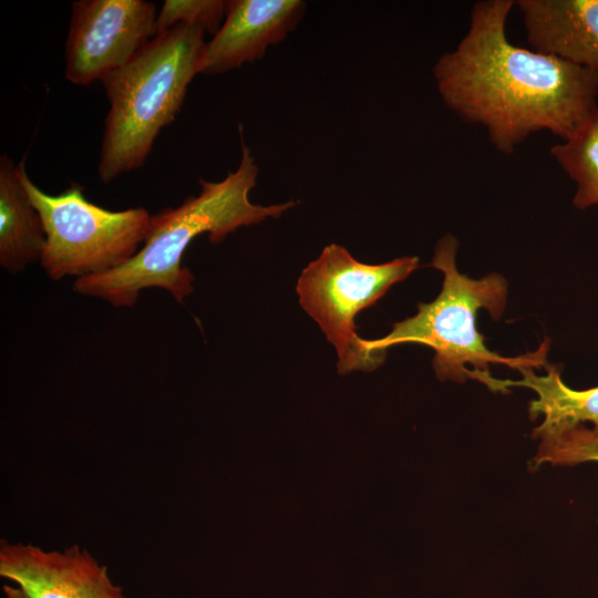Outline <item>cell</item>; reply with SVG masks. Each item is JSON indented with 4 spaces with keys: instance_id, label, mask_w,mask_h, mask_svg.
<instances>
[{
    "instance_id": "obj_1",
    "label": "cell",
    "mask_w": 598,
    "mask_h": 598,
    "mask_svg": "<svg viewBox=\"0 0 598 598\" xmlns=\"http://www.w3.org/2000/svg\"><path fill=\"white\" fill-rule=\"evenodd\" d=\"M513 6L512 0L477 1L467 32L433 68L444 104L483 126L504 154L539 131L568 140L598 109L597 73L509 41Z\"/></svg>"
},
{
    "instance_id": "obj_2",
    "label": "cell",
    "mask_w": 598,
    "mask_h": 598,
    "mask_svg": "<svg viewBox=\"0 0 598 598\" xmlns=\"http://www.w3.org/2000/svg\"><path fill=\"white\" fill-rule=\"evenodd\" d=\"M241 159L236 171L220 182L199 178L200 192L175 208L152 216L148 234L140 250L123 266L104 274L75 279L72 288L84 296L100 298L116 308L133 307L141 292L161 288L179 303L194 290V276L182 265L183 255L194 238L208 235L219 244L240 227L279 218L297 202L270 206L252 204L258 166L245 144L239 124Z\"/></svg>"
},
{
    "instance_id": "obj_3",
    "label": "cell",
    "mask_w": 598,
    "mask_h": 598,
    "mask_svg": "<svg viewBox=\"0 0 598 598\" xmlns=\"http://www.w3.org/2000/svg\"><path fill=\"white\" fill-rule=\"evenodd\" d=\"M456 250L454 236L446 235L439 240L430 264L444 275L439 296L432 302H420L415 316L394 323L380 339H364V344L382 352L402 343L425 344L435 352L432 364L440 380L472 379L493 392L507 393L503 380L491 374L489 364H506L517 371L545 368L549 340L545 339L537 351L515 358L488 350L477 330V312L486 309L493 319H499L506 306L507 282L498 274L481 279L461 274L455 265Z\"/></svg>"
},
{
    "instance_id": "obj_4",
    "label": "cell",
    "mask_w": 598,
    "mask_h": 598,
    "mask_svg": "<svg viewBox=\"0 0 598 598\" xmlns=\"http://www.w3.org/2000/svg\"><path fill=\"white\" fill-rule=\"evenodd\" d=\"M204 34L177 24L102 79L110 103L97 166L102 183L143 166L159 132L174 122L199 73Z\"/></svg>"
},
{
    "instance_id": "obj_5",
    "label": "cell",
    "mask_w": 598,
    "mask_h": 598,
    "mask_svg": "<svg viewBox=\"0 0 598 598\" xmlns=\"http://www.w3.org/2000/svg\"><path fill=\"white\" fill-rule=\"evenodd\" d=\"M17 165L20 182L43 223L47 240L40 265L51 280L107 272L140 250L152 219L146 208L109 210L91 203L78 184L49 195L30 179L24 159Z\"/></svg>"
},
{
    "instance_id": "obj_6",
    "label": "cell",
    "mask_w": 598,
    "mask_h": 598,
    "mask_svg": "<svg viewBox=\"0 0 598 598\" xmlns=\"http://www.w3.org/2000/svg\"><path fill=\"white\" fill-rule=\"evenodd\" d=\"M417 267L415 256L363 264L344 247L331 244L302 270L296 289L299 303L336 348L340 374L371 371L384 361L386 352L367 348L357 334L354 318Z\"/></svg>"
},
{
    "instance_id": "obj_7",
    "label": "cell",
    "mask_w": 598,
    "mask_h": 598,
    "mask_svg": "<svg viewBox=\"0 0 598 598\" xmlns=\"http://www.w3.org/2000/svg\"><path fill=\"white\" fill-rule=\"evenodd\" d=\"M65 41V79L102 81L131 61L154 37L156 8L145 0L72 2Z\"/></svg>"
},
{
    "instance_id": "obj_8",
    "label": "cell",
    "mask_w": 598,
    "mask_h": 598,
    "mask_svg": "<svg viewBox=\"0 0 598 598\" xmlns=\"http://www.w3.org/2000/svg\"><path fill=\"white\" fill-rule=\"evenodd\" d=\"M0 576L24 598H128L106 566L76 544L58 550L2 539Z\"/></svg>"
},
{
    "instance_id": "obj_9",
    "label": "cell",
    "mask_w": 598,
    "mask_h": 598,
    "mask_svg": "<svg viewBox=\"0 0 598 598\" xmlns=\"http://www.w3.org/2000/svg\"><path fill=\"white\" fill-rule=\"evenodd\" d=\"M306 8L301 0L227 1L225 20L205 43L199 73L217 75L262 59L297 28Z\"/></svg>"
},
{
    "instance_id": "obj_10",
    "label": "cell",
    "mask_w": 598,
    "mask_h": 598,
    "mask_svg": "<svg viewBox=\"0 0 598 598\" xmlns=\"http://www.w3.org/2000/svg\"><path fill=\"white\" fill-rule=\"evenodd\" d=\"M528 44L598 74V0H518Z\"/></svg>"
},
{
    "instance_id": "obj_11",
    "label": "cell",
    "mask_w": 598,
    "mask_h": 598,
    "mask_svg": "<svg viewBox=\"0 0 598 598\" xmlns=\"http://www.w3.org/2000/svg\"><path fill=\"white\" fill-rule=\"evenodd\" d=\"M42 219L29 199L18 165L7 155L0 156V266L9 274H19L40 261L45 247Z\"/></svg>"
},
{
    "instance_id": "obj_12",
    "label": "cell",
    "mask_w": 598,
    "mask_h": 598,
    "mask_svg": "<svg viewBox=\"0 0 598 598\" xmlns=\"http://www.w3.org/2000/svg\"><path fill=\"white\" fill-rule=\"evenodd\" d=\"M547 374L537 375L533 368L518 370L522 379L503 380L505 388L525 386L532 389L537 399L529 403V416H544L543 423L533 431L534 437H543L584 422H591L598 430V386L574 390L566 385L556 364L545 367Z\"/></svg>"
},
{
    "instance_id": "obj_13",
    "label": "cell",
    "mask_w": 598,
    "mask_h": 598,
    "mask_svg": "<svg viewBox=\"0 0 598 598\" xmlns=\"http://www.w3.org/2000/svg\"><path fill=\"white\" fill-rule=\"evenodd\" d=\"M550 154L577 185L573 205H598V109L571 137L553 145Z\"/></svg>"
},
{
    "instance_id": "obj_14",
    "label": "cell",
    "mask_w": 598,
    "mask_h": 598,
    "mask_svg": "<svg viewBox=\"0 0 598 598\" xmlns=\"http://www.w3.org/2000/svg\"><path fill=\"white\" fill-rule=\"evenodd\" d=\"M537 454L530 462L535 470L543 464L575 465L598 462V430L579 424L540 437Z\"/></svg>"
},
{
    "instance_id": "obj_15",
    "label": "cell",
    "mask_w": 598,
    "mask_h": 598,
    "mask_svg": "<svg viewBox=\"0 0 598 598\" xmlns=\"http://www.w3.org/2000/svg\"><path fill=\"white\" fill-rule=\"evenodd\" d=\"M225 0H165L155 21V35L177 25H196L215 34L225 18Z\"/></svg>"
},
{
    "instance_id": "obj_16",
    "label": "cell",
    "mask_w": 598,
    "mask_h": 598,
    "mask_svg": "<svg viewBox=\"0 0 598 598\" xmlns=\"http://www.w3.org/2000/svg\"><path fill=\"white\" fill-rule=\"evenodd\" d=\"M4 598H24L21 590L14 585L6 584L3 586Z\"/></svg>"
}]
</instances>
